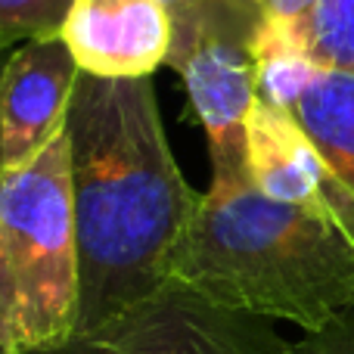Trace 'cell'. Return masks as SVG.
<instances>
[{
    "instance_id": "cell-1",
    "label": "cell",
    "mask_w": 354,
    "mask_h": 354,
    "mask_svg": "<svg viewBox=\"0 0 354 354\" xmlns=\"http://www.w3.org/2000/svg\"><path fill=\"white\" fill-rule=\"evenodd\" d=\"M66 140L81 274L75 333H81L165 286L202 193L177 168L149 78L81 72Z\"/></svg>"
},
{
    "instance_id": "cell-2",
    "label": "cell",
    "mask_w": 354,
    "mask_h": 354,
    "mask_svg": "<svg viewBox=\"0 0 354 354\" xmlns=\"http://www.w3.org/2000/svg\"><path fill=\"white\" fill-rule=\"evenodd\" d=\"M168 280L308 336L354 314V236L317 212L261 196L245 174L212 177Z\"/></svg>"
},
{
    "instance_id": "cell-3",
    "label": "cell",
    "mask_w": 354,
    "mask_h": 354,
    "mask_svg": "<svg viewBox=\"0 0 354 354\" xmlns=\"http://www.w3.org/2000/svg\"><path fill=\"white\" fill-rule=\"evenodd\" d=\"M0 245L16 289V351L75 336L81 274L66 131L28 162L0 171Z\"/></svg>"
},
{
    "instance_id": "cell-4",
    "label": "cell",
    "mask_w": 354,
    "mask_h": 354,
    "mask_svg": "<svg viewBox=\"0 0 354 354\" xmlns=\"http://www.w3.org/2000/svg\"><path fill=\"white\" fill-rule=\"evenodd\" d=\"M255 0H193L171 10L168 66L180 75L208 137L212 177L245 174V118L258 100L252 35Z\"/></svg>"
},
{
    "instance_id": "cell-5",
    "label": "cell",
    "mask_w": 354,
    "mask_h": 354,
    "mask_svg": "<svg viewBox=\"0 0 354 354\" xmlns=\"http://www.w3.org/2000/svg\"><path fill=\"white\" fill-rule=\"evenodd\" d=\"M16 354H295L270 320L218 308L168 280L128 311L81 330L59 345Z\"/></svg>"
},
{
    "instance_id": "cell-6",
    "label": "cell",
    "mask_w": 354,
    "mask_h": 354,
    "mask_svg": "<svg viewBox=\"0 0 354 354\" xmlns=\"http://www.w3.org/2000/svg\"><path fill=\"white\" fill-rule=\"evenodd\" d=\"M78 75L59 37L25 41L0 66V171L28 162L66 131Z\"/></svg>"
},
{
    "instance_id": "cell-7",
    "label": "cell",
    "mask_w": 354,
    "mask_h": 354,
    "mask_svg": "<svg viewBox=\"0 0 354 354\" xmlns=\"http://www.w3.org/2000/svg\"><path fill=\"white\" fill-rule=\"evenodd\" d=\"M165 0H72L59 41L78 72L97 78H153L171 53Z\"/></svg>"
},
{
    "instance_id": "cell-8",
    "label": "cell",
    "mask_w": 354,
    "mask_h": 354,
    "mask_svg": "<svg viewBox=\"0 0 354 354\" xmlns=\"http://www.w3.org/2000/svg\"><path fill=\"white\" fill-rule=\"evenodd\" d=\"M245 177L268 199L317 212L354 236V212L324 156L289 112L264 100H255L245 118Z\"/></svg>"
},
{
    "instance_id": "cell-9",
    "label": "cell",
    "mask_w": 354,
    "mask_h": 354,
    "mask_svg": "<svg viewBox=\"0 0 354 354\" xmlns=\"http://www.w3.org/2000/svg\"><path fill=\"white\" fill-rule=\"evenodd\" d=\"M289 115L311 137L354 212V75L324 68Z\"/></svg>"
},
{
    "instance_id": "cell-10",
    "label": "cell",
    "mask_w": 354,
    "mask_h": 354,
    "mask_svg": "<svg viewBox=\"0 0 354 354\" xmlns=\"http://www.w3.org/2000/svg\"><path fill=\"white\" fill-rule=\"evenodd\" d=\"M252 59H255V91L258 100L283 112H292L305 97L324 66L314 59L305 25L258 19L252 35Z\"/></svg>"
},
{
    "instance_id": "cell-11",
    "label": "cell",
    "mask_w": 354,
    "mask_h": 354,
    "mask_svg": "<svg viewBox=\"0 0 354 354\" xmlns=\"http://www.w3.org/2000/svg\"><path fill=\"white\" fill-rule=\"evenodd\" d=\"M305 35L320 66L354 75V0H314Z\"/></svg>"
},
{
    "instance_id": "cell-12",
    "label": "cell",
    "mask_w": 354,
    "mask_h": 354,
    "mask_svg": "<svg viewBox=\"0 0 354 354\" xmlns=\"http://www.w3.org/2000/svg\"><path fill=\"white\" fill-rule=\"evenodd\" d=\"M72 0H0V50L41 37H59Z\"/></svg>"
},
{
    "instance_id": "cell-13",
    "label": "cell",
    "mask_w": 354,
    "mask_h": 354,
    "mask_svg": "<svg viewBox=\"0 0 354 354\" xmlns=\"http://www.w3.org/2000/svg\"><path fill=\"white\" fill-rule=\"evenodd\" d=\"M295 354H354V314H345L320 333L301 336L295 342Z\"/></svg>"
},
{
    "instance_id": "cell-14",
    "label": "cell",
    "mask_w": 354,
    "mask_h": 354,
    "mask_svg": "<svg viewBox=\"0 0 354 354\" xmlns=\"http://www.w3.org/2000/svg\"><path fill=\"white\" fill-rule=\"evenodd\" d=\"M16 351V289H12L10 264L0 245V354Z\"/></svg>"
},
{
    "instance_id": "cell-15",
    "label": "cell",
    "mask_w": 354,
    "mask_h": 354,
    "mask_svg": "<svg viewBox=\"0 0 354 354\" xmlns=\"http://www.w3.org/2000/svg\"><path fill=\"white\" fill-rule=\"evenodd\" d=\"M255 6L264 19L305 25L308 16H311V10H314V0H255Z\"/></svg>"
},
{
    "instance_id": "cell-16",
    "label": "cell",
    "mask_w": 354,
    "mask_h": 354,
    "mask_svg": "<svg viewBox=\"0 0 354 354\" xmlns=\"http://www.w3.org/2000/svg\"><path fill=\"white\" fill-rule=\"evenodd\" d=\"M183 3H193V0H165L168 10H177V6H183Z\"/></svg>"
}]
</instances>
